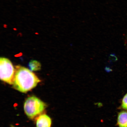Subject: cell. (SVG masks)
Returning <instances> with one entry per match:
<instances>
[{
	"instance_id": "cell-7",
	"label": "cell",
	"mask_w": 127,
	"mask_h": 127,
	"mask_svg": "<svg viewBox=\"0 0 127 127\" xmlns=\"http://www.w3.org/2000/svg\"><path fill=\"white\" fill-rule=\"evenodd\" d=\"M121 107L124 110L127 111V93L122 99Z\"/></svg>"
},
{
	"instance_id": "cell-1",
	"label": "cell",
	"mask_w": 127,
	"mask_h": 127,
	"mask_svg": "<svg viewBox=\"0 0 127 127\" xmlns=\"http://www.w3.org/2000/svg\"><path fill=\"white\" fill-rule=\"evenodd\" d=\"M41 80L30 69L20 65L16 66L13 87L22 93H26L35 87Z\"/></svg>"
},
{
	"instance_id": "cell-9",
	"label": "cell",
	"mask_w": 127,
	"mask_h": 127,
	"mask_svg": "<svg viewBox=\"0 0 127 127\" xmlns=\"http://www.w3.org/2000/svg\"><path fill=\"white\" fill-rule=\"evenodd\" d=\"M105 71L106 72L109 73L112 71V70L110 67L107 66H106L105 68Z\"/></svg>"
},
{
	"instance_id": "cell-5",
	"label": "cell",
	"mask_w": 127,
	"mask_h": 127,
	"mask_svg": "<svg viewBox=\"0 0 127 127\" xmlns=\"http://www.w3.org/2000/svg\"><path fill=\"white\" fill-rule=\"evenodd\" d=\"M117 125L119 127H127V111H122L119 113Z\"/></svg>"
},
{
	"instance_id": "cell-6",
	"label": "cell",
	"mask_w": 127,
	"mask_h": 127,
	"mask_svg": "<svg viewBox=\"0 0 127 127\" xmlns=\"http://www.w3.org/2000/svg\"><path fill=\"white\" fill-rule=\"evenodd\" d=\"M30 69L32 71H36L40 70L41 64L39 62L36 60H31L28 64Z\"/></svg>"
},
{
	"instance_id": "cell-2",
	"label": "cell",
	"mask_w": 127,
	"mask_h": 127,
	"mask_svg": "<svg viewBox=\"0 0 127 127\" xmlns=\"http://www.w3.org/2000/svg\"><path fill=\"white\" fill-rule=\"evenodd\" d=\"M46 104L34 96L29 97L24 104V110L29 118L32 119L42 114L46 108Z\"/></svg>"
},
{
	"instance_id": "cell-10",
	"label": "cell",
	"mask_w": 127,
	"mask_h": 127,
	"mask_svg": "<svg viewBox=\"0 0 127 127\" xmlns=\"http://www.w3.org/2000/svg\"><path fill=\"white\" fill-rule=\"evenodd\" d=\"M12 127H14L13 126H12Z\"/></svg>"
},
{
	"instance_id": "cell-3",
	"label": "cell",
	"mask_w": 127,
	"mask_h": 127,
	"mask_svg": "<svg viewBox=\"0 0 127 127\" xmlns=\"http://www.w3.org/2000/svg\"><path fill=\"white\" fill-rule=\"evenodd\" d=\"M15 69L11 62L5 58H0V78L10 85L13 84Z\"/></svg>"
},
{
	"instance_id": "cell-8",
	"label": "cell",
	"mask_w": 127,
	"mask_h": 127,
	"mask_svg": "<svg viewBox=\"0 0 127 127\" xmlns=\"http://www.w3.org/2000/svg\"><path fill=\"white\" fill-rule=\"evenodd\" d=\"M109 59L110 63L114 62L117 60V57L114 54H111L109 56Z\"/></svg>"
},
{
	"instance_id": "cell-4",
	"label": "cell",
	"mask_w": 127,
	"mask_h": 127,
	"mask_svg": "<svg viewBox=\"0 0 127 127\" xmlns=\"http://www.w3.org/2000/svg\"><path fill=\"white\" fill-rule=\"evenodd\" d=\"M52 123L51 119L48 115L41 114L36 119V127H51Z\"/></svg>"
}]
</instances>
